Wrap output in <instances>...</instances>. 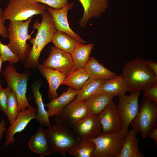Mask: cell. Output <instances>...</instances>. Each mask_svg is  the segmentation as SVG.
I'll list each match as a JSON object with an SVG mask.
<instances>
[{
  "instance_id": "obj_17",
  "label": "cell",
  "mask_w": 157,
  "mask_h": 157,
  "mask_svg": "<svg viewBox=\"0 0 157 157\" xmlns=\"http://www.w3.org/2000/svg\"><path fill=\"white\" fill-rule=\"evenodd\" d=\"M37 68L48 82V94L49 99L51 101L57 97V90L66 76L58 70L45 67L41 64H39Z\"/></svg>"
},
{
  "instance_id": "obj_27",
  "label": "cell",
  "mask_w": 157,
  "mask_h": 157,
  "mask_svg": "<svg viewBox=\"0 0 157 157\" xmlns=\"http://www.w3.org/2000/svg\"><path fill=\"white\" fill-rule=\"evenodd\" d=\"M101 90L113 94L115 96L125 94L128 91L122 75L106 79L102 84Z\"/></svg>"
},
{
  "instance_id": "obj_16",
  "label": "cell",
  "mask_w": 157,
  "mask_h": 157,
  "mask_svg": "<svg viewBox=\"0 0 157 157\" xmlns=\"http://www.w3.org/2000/svg\"><path fill=\"white\" fill-rule=\"evenodd\" d=\"M84 9L83 16L79 24L81 27L85 26L89 20L93 18H99L108 7V0H78Z\"/></svg>"
},
{
  "instance_id": "obj_24",
  "label": "cell",
  "mask_w": 157,
  "mask_h": 157,
  "mask_svg": "<svg viewBox=\"0 0 157 157\" xmlns=\"http://www.w3.org/2000/svg\"><path fill=\"white\" fill-rule=\"evenodd\" d=\"M93 46V43L85 44L78 42L77 44L71 53L76 69L84 68L90 58V56Z\"/></svg>"
},
{
  "instance_id": "obj_14",
  "label": "cell",
  "mask_w": 157,
  "mask_h": 157,
  "mask_svg": "<svg viewBox=\"0 0 157 157\" xmlns=\"http://www.w3.org/2000/svg\"><path fill=\"white\" fill-rule=\"evenodd\" d=\"M103 133H112L122 130V123L117 105L112 100L98 115Z\"/></svg>"
},
{
  "instance_id": "obj_36",
  "label": "cell",
  "mask_w": 157,
  "mask_h": 157,
  "mask_svg": "<svg viewBox=\"0 0 157 157\" xmlns=\"http://www.w3.org/2000/svg\"><path fill=\"white\" fill-rule=\"evenodd\" d=\"M147 136L154 141L156 147L157 146V127L152 129L148 132Z\"/></svg>"
},
{
  "instance_id": "obj_32",
  "label": "cell",
  "mask_w": 157,
  "mask_h": 157,
  "mask_svg": "<svg viewBox=\"0 0 157 157\" xmlns=\"http://www.w3.org/2000/svg\"><path fill=\"white\" fill-rule=\"evenodd\" d=\"M12 89L8 87L6 88H0V110L6 114L8 97Z\"/></svg>"
},
{
  "instance_id": "obj_25",
  "label": "cell",
  "mask_w": 157,
  "mask_h": 157,
  "mask_svg": "<svg viewBox=\"0 0 157 157\" xmlns=\"http://www.w3.org/2000/svg\"><path fill=\"white\" fill-rule=\"evenodd\" d=\"M105 80L89 78L79 90L78 94L73 100L75 102L86 100L101 90L102 84Z\"/></svg>"
},
{
  "instance_id": "obj_29",
  "label": "cell",
  "mask_w": 157,
  "mask_h": 157,
  "mask_svg": "<svg viewBox=\"0 0 157 157\" xmlns=\"http://www.w3.org/2000/svg\"><path fill=\"white\" fill-rule=\"evenodd\" d=\"M95 147L92 140L81 141L78 144L70 149L68 153L76 157H92Z\"/></svg>"
},
{
  "instance_id": "obj_8",
  "label": "cell",
  "mask_w": 157,
  "mask_h": 157,
  "mask_svg": "<svg viewBox=\"0 0 157 157\" xmlns=\"http://www.w3.org/2000/svg\"><path fill=\"white\" fill-rule=\"evenodd\" d=\"M126 135L123 131L112 133H101L90 140L95 145L92 157H118Z\"/></svg>"
},
{
  "instance_id": "obj_39",
  "label": "cell",
  "mask_w": 157,
  "mask_h": 157,
  "mask_svg": "<svg viewBox=\"0 0 157 157\" xmlns=\"http://www.w3.org/2000/svg\"><path fill=\"white\" fill-rule=\"evenodd\" d=\"M3 62V61L0 56V73L1 71V66ZM2 88L1 84V82L0 81V88Z\"/></svg>"
},
{
  "instance_id": "obj_15",
  "label": "cell",
  "mask_w": 157,
  "mask_h": 157,
  "mask_svg": "<svg viewBox=\"0 0 157 157\" xmlns=\"http://www.w3.org/2000/svg\"><path fill=\"white\" fill-rule=\"evenodd\" d=\"M73 2L69 3L62 8L55 9L47 6V10L52 17L57 30L62 31L70 35L78 42L83 44L86 42L71 28L68 22L67 15L68 11L72 8Z\"/></svg>"
},
{
  "instance_id": "obj_1",
  "label": "cell",
  "mask_w": 157,
  "mask_h": 157,
  "mask_svg": "<svg viewBox=\"0 0 157 157\" xmlns=\"http://www.w3.org/2000/svg\"><path fill=\"white\" fill-rule=\"evenodd\" d=\"M121 75L130 92L143 91L157 83V76L147 60L139 57L127 62L123 67Z\"/></svg>"
},
{
  "instance_id": "obj_10",
  "label": "cell",
  "mask_w": 157,
  "mask_h": 157,
  "mask_svg": "<svg viewBox=\"0 0 157 157\" xmlns=\"http://www.w3.org/2000/svg\"><path fill=\"white\" fill-rule=\"evenodd\" d=\"M88 115L85 101L75 102L73 100L55 115V120L57 124L72 128L76 123Z\"/></svg>"
},
{
  "instance_id": "obj_2",
  "label": "cell",
  "mask_w": 157,
  "mask_h": 157,
  "mask_svg": "<svg viewBox=\"0 0 157 157\" xmlns=\"http://www.w3.org/2000/svg\"><path fill=\"white\" fill-rule=\"evenodd\" d=\"M41 23L37 20L33 24L34 29H37L36 37L30 40L33 46L29 54L24 62V67L26 69H34L39 65L40 54L45 46L51 42L56 30L53 19L47 10L42 14Z\"/></svg>"
},
{
  "instance_id": "obj_34",
  "label": "cell",
  "mask_w": 157,
  "mask_h": 157,
  "mask_svg": "<svg viewBox=\"0 0 157 157\" xmlns=\"http://www.w3.org/2000/svg\"><path fill=\"white\" fill-rule=\"evenodd\" d=\"M143 91L144 97L157 104V83L150 86Z\"/></svg>"
},
{
  "instance_id": "obj_38",
  "label": "cell",
  "mask_w": 157,
  "mask_h": 157,
  "mask_svg": "<svg viewBox=\"0 0 157 157\" xmlns=\"http://www.w3.org/2000/svg\"><path fill=\"white\" fill-rule=\"evenodd\" d=\"M147 62L150 68L157 76V63L155 60H147Z\"/></svg>"
},
{
  "instance_id": "obj_4",
  "label": "cell",
  "mask_w": 157,
  "mask_h": 157,
  "mask_svg": "<svg viewBox=\"0 0 157 157\" xmlns=\"http://www.w3.org/2000/svg\"><path fill=\"white\" fill-rule=\"evenodd\" d=\"M45 132L52 153H59L63 157L81 141L73 131L62 124L51 125L47 127Z\"/></svg>"
},
{
  "instance_id": "obj_21",
  "label": "cell",
  "mask_w": 157,
  "mask_h": 157,
  "mask_svg": "<svg viewBox=\"0 0 157 157\" xmlns=\"http://www.w3.org/2000/svg\"><path fill=\"white\" fill-rule=\"evenodd\" d=\"M84 69L90 78L108 79L117 76L115 73L107 69L94 57H90Z\"/></svg>"
},
{
  "instance_id": "obj_13",
  "label": "cell",
  "mask_w": 157,
  "mask_h": 157,
  "mask_svg": "<svg viewBox=\"0 0 157 157\" xmlns=\"http://www.w3.org/2000/svg\"><path fill=\"white\" fill-rule=\"evenodd\" d=\"M37 113V108L32 106L19 112L14 121L6 129L5 147L14 143V135L24 130L32 120L35 119Z\"/></svg>"
},
{
  "instance_id": "obj_26",
  "label": "cell",
  "mask_w": 157,
  "mask_h": 157,
  "mask_svg": "<svg viewBox=\"0 0 157 157\" xmlns=\"http://www.w3.org/2000/svg\"><path fill=\"white\" fill-rule=\"evenodd\" d=\"M51 42L56 48L70 54L78 42L65 32L57 30L53 35Z\"/></svg>"
},
{
  "instance_id": "obj_12",
  "label": "cell",
  "mask_w": 157,
  "mask_h": 157,
  "mask_svg": "<svg viewBox=\"0 0 157 157\" xmlns=\"http://www.w3.org/2000/svg\"><path fill=\"white\" fill-rule=\"evenodd\" d=\"M72 129L80 141L93 139L102 132L98 115H88L76 123Z\"/></svg>"
},
{
  "instance_id": "obj_9",
  "label": "cell",
  "mask_w": 157,
  "mask_h": 157,
  "mask_svg": "<svg viewBox=\"0 0 157 157\" xmlns=\"http://www.w3.org/2000/svg\"><path fill=\"white\" fill-rule=\"evenodd\" d=\"M142 91L137 90L130 92L129 95L119 96L117 107L122 123V130L126 135L129 132L130 123L138 112V98Z\"/></svg>"
},
{
  "instance_id": "obj_3",
  "label": "cell",
  "mask_w": 157,
  "mask_h": 157,
  "mask_svg": "<svg viewBox=\"0 0 157 157\" xmlns=\"http://www.w3.org/2000/svg\"><path fill=\"white\" fill-rule=\"evenodd\" d=\"M32 18L31 17L25 22L10 21L7 28L9 39L7 45L18 55L20 60L22 63L26 61L31 49L30 46L26 41L31 38L35 30L34 29L30 34H28V28Z\"/></svg>"
},
{
  "instance_id": "obj_5",
  "label": "cell",
  "mask_w": 157,
  "mask_h": 157,
  "mask_svg": "<svg viewBox=\"0 0 157 157\" xmlns=\"http://www.w3.org/2000/svg\"><path fill=\"white\" fill-rule=\"evenodd\" d=\"M47 6L34 0H10L2 16L5 21L27 20L34 15H42L47 10Z\"/></svg>"
},
{
  "instance_id": "obj_18",
  "label": "cell",
  "mask_w": 157,
  "mask_h": 157,
  "mask_svg": "<svg viewBox=\"0 0 157 157\" xmlns=\"http://www.w3.org/2000/svg\"><path fill=\"white\" fill-rule=\"evenodd\" d=\"M78 91L69 87L66 91L64 92L59 96L44 104L48 108L49 117L56 115L60 113L67 104L75 99Z\"/></svg>"
},
{
  "instance_id": "obj_35",
  "label": "cell",
  "mask_w": 157,
  "mask_h": 157,
  "mask_svg": "<svg viewBox=\"0 0 157 157\" xmlns=\"http://www.w3.org/2000/svg\"><path fill=\"white\" fill-rule=\"evenodd\" d=\"M2 10L0 8V35L5 38H8V33L6 26L4 25L5 20L2 16Z\"/></svg>"
},
{
  "instance_id": "obj_19",
  "label": "cell",
  "mask_w": 157,
  "mask_h": 157,
  "mask_svg": "<svg viewBox=\"0 0 157 157\" xmlns=\"http://www.w3.org/2000/svg\"><path fill=\"white\" fill-rule=\"evenodd\" d=\"M28 147L32 151L44 157L51 154L45 134V130L40 125L36 132L31 137L28 142Z\"/></svg>"
},
{
  "instance_id": "obj_6",
  "label": "cell",
  "mask_w": 157,
  "mask_h": 157,
  "mask_svg": "<svg viewBox=\"0 0 157 157\" xmlns=\"http://www.w3.org/2000/svg\"><path fill=\"white\" fill-rule=\"evenodd\" d=\"M130 125L136 134L140 133L142 140H144L150 130L157 127V104L144 97Z\"/></svg>"
},
{
  "instance_id": "obj_7",
  "label": "cell",
  "mask_w": 157,
  "mask_h": 157,
  "mask_svg": "<svg viewBox=\"0 0 157 157\" xmlns=\"http://www.w3.org/2000/svg\"><path fill=\"white\" fill-rule=\"evenodd\" d=\"M3 73L8 87L12 90L16 96L19 112L31 106L26 96L27 82L31 74L19 73L15 67L10 64L7 66Z\"/></svg>"
},
{
  "instance_id": "obj_28",
  "label": "cell",
  "mask_w": 157,
  "mask_h": 157,
  "mask_svg": "<svg viewBox=\"0 0 157 157\" xmlns=\"http://www.w3.org/2000/svg\"><path fill=\"white\" fill-rule=\"evenodd\" d=\"M89 78L84 68L76 69L65 78L61 85H66L79 90Z\"/></svg>"
},
{
  "instance_id": "obj_31",
  "label": "cell",
  "mask_w": 157,
  "mask_h": 157,
  "mask_svg": "<svg viewBox=\"0 0 157 157\" xmlns=\"http://www.w3.org/2000/svg\"><path fill=\"white\" fill-rule=\"evenodd\" d=\"M0 56L3 61H8L12 65L20 60L18 55L7 45L2 43L0 40Z\"/></svg>"
},
{
  "instance_id": "obj_11",
  "label": "cell",
  "mask_w": 157,
  "mask_h": 157,
  "mask_svg": "<svg viewBox=\"0 0 157 157\" xmlns=\"http://www.w3.org/2000/svg\"><path fill=\"white\" fill-rule=\"evenodd\" d=\"M42 65L45 67L58 70L66 76L76 69L71 54L55 47H51L48 56Z\"/></svg>"
},
{
  "instance_id": "obj_33",
  "label": "cell",
  "mask_w": 157,
  "mask_h": 157,
  "mask_svg": "<svg viewBox=\"0 0 157 157\" xmlns=\"http://www.w3.org/2000/svg\"><path fill=\"white\" fill-rule=\"evenodd\" d=\"M35 1L47 5L55 9H59L67 5L68 0H34Z\"/></svg>"
},
{
  "instance_id": "obj_23",
  "label": "cell",
  "mask_w": 157,
  "mask_h": 157,
  "mask_svg": "<svg viewBox=\"0 0 157 157\" xmlns=\"http://www.w3.org/2000/svg\"><path fill=\"white\" fill-rule=\"evenodd\" d=\"M40 85L39 83H35L31 85L33 97L37 106V113L36 119L40 125H42L47 127L52 125L49 120L47 110H45L42 94L40 92Z\"/></svg>"
},
{
  "instance_id": "obj_37",
  "label": "cell",
  "mask_w": 157,
  "mask_h": 157,
  "mask_svg": "<svg viewBox=\"0 0 157 157\" xmlns=\"http://www.w3.org/2000/svg\"><path fill=\"white\" fill-rule=\"evenodd\" d=\"M6 123L5 120L1 119L0 122V142L3 137V134L6 130Z\"/></svg>"
},
{
  "instance_id": "obj_20",
  "label": "cell",
  "mask_w": 157,
  "mask_h": 157,
  "mask_svg": "<svg viewBox=\"0 0 157 157\" xmlns=\"http://www.w3.org/2000/svg\"><path fill=\"white\" fill-rule=\"evenodd\" d=\"M115 97L113 94L101 90L85 100L88 115H98Z\"/></svg>"
},
{
  "instance_id": "obj_30",
  "label": "cell",
  "mask_w": 157,
  "mask_h": 157,
  "mask_svg": "<svg viewBox=\"0 0 157 157\" xmlns=\"http://www.w3.org/2000/svg\"><path fill=\"white\" fill-rule=\"evenodd\" d=\"M19 107L16 96L12 90L8 94L6 115L10 124L16 119L19 113Z\"/></svg>"
},
{
  "instance_id": "obj_22",
  "label": "cell",
  "mask_w": 157,
  "mask_h": 157,
  "mask_svg": "<svg viewBox=\"0 0 157 157\" xmlns=\"http://www.w3.org/2000/svg\"><path fill=\"white\" fill-rule=\"evenodd\" d=\"M136 133L131 129L126 135L118 157H143L138 147V140Z\"/></svg>"
}]
</instances>
